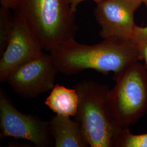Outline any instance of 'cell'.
Instances as JSON below:
<instances>
[{"mask_svg": "<svg viewBox=\"0 0 147 147\" xmlns=\"http://www.w3.org/2000/svg\"><path fill=\"white\" fill-rule=\"evenodd\" d=\"M59 73L73 76L87 69L117 75L131 64L142 60L137 43L132 38L110 37L94 45L73 39L62 42L49 51Z\"/></svg>", "mask_w": 147, "mask_h": 147, "instance_id": "1", "label": "cell"}, {"mask_svg": "<svg viewBox=\"0 0 147 147\" xmlns=\"http://www.w3.org/2000/svg\"><path fill=\"white\" fill-rule=\"evenodd\" d=\"M79 96L76 120L81 124L90 147H115L121 130L112 116L107 84L93 80L78 82Z\"/></svg>", "mask_w": 147, "mask_h": 147, "instance_id": "2", "label": "cell"}, {"mask_svg": "<svg viewBox=\"0 0 147 147\" xmlns=\"http://www.w3.org/2000/svg\"><path fill=\"white\" fill-rule=\"evenodd\" d=\"M13 11L24 18L44 50L75 39L76 12L67 0H19Z\"/></svg>", "mask_w": 147, "mask_h": 147, "instance_id": "3", "label": "cell"}, {"mask_svg": "<svg viewBox=\"0 0 147 147\" xmlns=\"http://www.w3.org/2000/svg\"><path fill=\"white\" fill-rule=\"evenodd\" d=\"M116 84L109 92L111 110L121 128L136 123L147 111V68L132 63L113 77Z\"/></svg>", "mask_w": 147, "mask_h": 147, "instance_id": "4", "label": "cell"}, {"mask_svg": "<svg viewBox=\"0 0 147 147\" xmlns=\"http://www.w3.org/2000/svg\"><path fill=\"white\" fill-rule=\"evenodd\" d=\"M0 129L1 137H13L31 142L37 147H51L54 143L49 121L16 109L5 90L0 89Z\"/></svg>", "mask_w": 147, "mask_h": 147, "instance_id": "5", "label": "cell"}, {"mask_svg": "<svg viewBox=\"0 0 147 147\" xmlns=\"http://www.w3.org/2000/svg\"><path fill=\"white\" fill-rule=\"evenodd\" d=\"M58 73L50 55L44 53L14 70L6 82L16 94L32 99L53 89Z\"/></svg>", "mask_w": 147, "mask_h": 147, "instance_id": "6", "label": "cell"}, {"mask_svg": "<svg viewBox=\"0 0 147 147\" xmlns=\"http://www.w3.org/2000/svg\"><path fill=\"white\" fill-rule=\"evenodd\" d=\"M14 27L5 51L1 55L0 81L6 82L18 67L44 53L42 46L24 18L14 11Z\"/></svg>", "mask_w": 147, "mask_h": 147, "instance_id": "7", "label": "cell"}, {"mask_svg": "<svg viewBox=\"0 0 147 147\" xmlns=\"http://www.w3.org/2000/svg\"><path fill=\"white\" fill-rule=\"evenodd\" d=\"M143 3L142 0H104L97 4L94 16L100 27V37L131 38L136 24L135 11Z\"/></svg>", "mask_w": 147, "mask_h": 147, "instance_id": "8", "label": "cell"}, {"mask_svg": "<svg viewBox=\"0 0 147 147\" xmlns=\"http://www.w3.org/2000/svg\"><path fill=\"white\" fill-rule=\"evenodd\" d=\"M55 147H87L89 144L78 121L70 117L56 115L49 121Z\"/></svg>", "mask_w": 147, "mask_h": 147, "instance_id": "9", "label": "cell"}, {"mask_svg": "<svg viewBox=\"0 0 147 147\" xmlns=\"http://www.w3.org/2000/svg\"><path fill=\"white\" fill-rule=\"evenodd\" d=\"M79 96L76 90L56 84L45 101V104L56 115L75 117Z\"/></svg>", "mask_w": 147, "mask_h": 147, "instance_id": "10", "label": "cell"}, {"mask_svg": "<svg viewBox=\"0 0 147 147\" xmlns=\"http://www.w3.org/2000/svg\"><path fill=\"white\" fill-rule=\"evenodd\" d=\"M10 10L3 7L0 8V55L7 47L14 27V15Z\"/></svg>", "mask_w": 147, "mask_h": 147, "instance_id": "11", "label": "cell"}, {"mask_svg": "<svg viewBox=\"0 0 147 147\" xmlns=\"http://www.w3.org/2000/svg\"><path fill=\"white\" fill-rule=\"evenodd\" d=\"M115 147H147V133L135 135L130 132L129 128H123Z\"/></svg>", "mask_w": 147, "mask_h": 147, "instance_id": "12", "label": "cell"}, {"mask_svg": "<svg viewBox=\"0 0 147 147\" xmlns=\"http://www.w3.org/2000/svg\"><path fill=\"white\" fill-rule=\"evenodd\" d=\"M131 38L136 43L144 42L147 44V26L140 27L136 25Z\"/></svg>", "mask_w": 147, "mask_h": 147, "instance_id": "13", "label": "cell"}, {"mask_svg": "<svg viewBox=\"0 0 147 147\" xmlns=\"http://www.w3.org/2000/svg\"><path fill=\"white\" fill-rule=\"evenodd\" d=\"M19 0H0L1 7L14 11L17 8Z\"/></svg>", "mask_w": 147, "mask_h": 147, "instance_id": "14", "label": "cell"}, {"mask_svg": "<svg viewBox=\"0 0 147 147\" xmlns=\"http://www.w3.org/2000/svg\"><path fill=\"white\" fill-rule=\"evenodd\" d=\"M142 60H144L147 68V44L144 42L137 43Z\"/></svg>", "mask_w": 147, "mask_h": 147, "instance_id": "15", "label": "cell"}, {"mask_svg": "<svg viewBox=\"0 0 147 147\" xmlns=\"http://www.w3.org/2000/svg\"><path fill=\"white\" fill-rule=\"evenodd\" d=\"M67 1L71 6L73 11L76 13L77 7L79 5V4L82 3L84 1H87V0H67ZM91 1H93V2H94L97 5V4H99L101 2H102L104 0H91Z\"/></svg>", "mask_w": 147, "mask_h": 147, "instance_id": "16", "label": "cell"}, {"mask_svg": "<svg viewBox=\"0 0 147 147\" xmlns=\"http://www.w3.org/2000/svg\"><path fill=\"white\" fill-rule=\"evenodd\" d=\"M143 3H144L145 5L147 6V0H142Z\"/></svg>", "mask_w": 147, "mask_h": 147, "instance_id": "17", "label": "cell"}]
</instances>
